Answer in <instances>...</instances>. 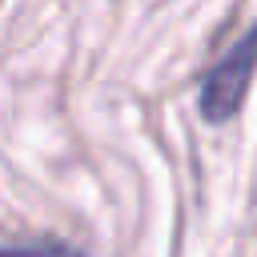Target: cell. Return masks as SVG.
Returning <instances> with one entry per match:
<instances>
[{"instance_id":"cell-1","label":"cell","mask_w":257,"mask_h":257,"mask_svg":"<svg viewBox=\"0 0 257 257\" xmlns=\"http://www.w3.org/2000/svg\"><path fill=\"white\" fill-rule=\"evenodd\" d=\"M249 80H253V32H245L201 80V116L221 124L229 120L241 104H245V92H249Z\"/></svg>"},{"instance_id":"cell-2","label":"cell","mask_w":257,"mask_h":257,"mask_svg":"<svg viewBox=\"0 0 257 257\" xmlns=\"http://www.w3.org/2000/svg\"><path fill=\"white\" fill-rule=\"evenodd\" d=\"M0 257H84L76 245L40 237V241H20V245H0Z\"/></svg>"}]
</instances>
